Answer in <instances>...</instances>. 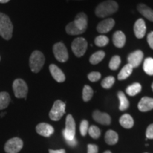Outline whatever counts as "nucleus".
<instances>
[{
  "mask_svg": "<svg viewBox=\"0 0 153 153\" xmlns=\"http://www.w3.org/2000/svg\"><path fill=\"white\" fill-rule=\"evenodd\" d=\"M143 70L146 74L153 75V58L148 57L143 62Z\"/></svg>",
  "mask_w": 153,
  "mask_h": 153,
  "instance_id": "obj_27",
  "label": "nucleus"
},
{
  "mask_svg": "<svg viewBox=\"0 0 153 153\" xmlns=\"http://www.w3.org/2000/svg\"><path fill=\"white\" fill-rule=\"evenodd\" d=\"M93 94L94 91L91 87H89V85H85L84 87L83 91H82V99H83L84 101L87 102L90 100L92 98Z\"/></svg>",
  "mask_w": 153,
  "mask_h": 153,
  "instance_id": "obj_28",
  "label": "nucleus"
},
{
  "mask_svg": "<svg viewBox=\"0 0 153 153\" xmlns=\"http://www.w3.org/2000/svg\"><path fill=\"white\" fill-rule=\"evenodd\" d=\"M133 70V68L131 65L128 64V63L127 65H126L121 69L120 72L118 74V80H124L127 79V78L132 74Z\"/></svg>",
  "mask_w": 153,
  "mask_h": 153,
  "instance_id": "obj_22",
  "label": "nucleus"
},
{
  "mask_svg": "<svg viewBox=\"0 0 153 153\" xmlns=\"http://www.w3.org/2000/svg\"><path fill=\"white\" fill-rule=\"evenodd\" d=\"M115 83V78L113 76H106L105 79H104L101 82V86L104 89H110L112 87V86Z\"/></svg>",
  "mask_w": 153,
  "mask_h": 153,
  "instance_id": "obj_31",
  "label": "nucleus"
},
{
  "mask_svg": "<svg viewBox=\"0 0 153 153\" xmlns=\"http://www.w3.org/2000/svg\"><path fill=\"white\" fill-rule=\"evenodd\" d=\"M0 59H1V57H0Z\"/></svg>",
  "mask_w": 153,
  "mask_h": 153,
  "instance_id": "obj_42",
  "label": "nucleus"
},
{
  "mask_svg": "<svg viewBox=\"0 0 153 153\" xmlns=\"http://www.w3.org/2000/svg\"><path fill=\"white\" fill-rule=\"evenodd\" d=\"M24 146V143L18 137H12L7 141L4 145V151L7 153H18Z\"/></svg>",
  "mask_w": 153,
  "mask_h": 153,
  "instance_id": "obj_9",
  "label": "nucleus"
},
{
  "mask_svg": "<svg viewBox=\"0 0 153 153\" xmlns=\"http://www.w3.org/2000/svg\"><path fill=\"white\" fill-rule=\"evenodd\" d=\"M134 33L137 38H143L146 33V25L145 21L142 19H139L134 24Z\"/></svg>",
  "mask_w": 153,
  "mask_h": 153,
  "instance_id": "obj_15",
  "label": "nucleus"
},
{
  "mask_svg": "<svg viewBox=\"0 0 153 153\" xmlns=\"http://www.w3.org/2000/svg\"><path fill=\"white\" fill-rule=\"evenodd\" d=\"M11 97L9 93L6 91L0 92V110L5 109L10 104Z\"/></svg>",
  "mask_w": 153,
  "mask_h": 153,
  "instance_id": "obj_23",
  "label": "nucleus"
},
{
  "mask_svg": "<svg viewBox=\"0 0 153 153\" xmlns=\"http://www.w3.org/2000/svg\"><path fill=\"white\" fill-rule=\"evenodd\" d=\"M147 40H148V43L149 44V45H150V47L152 49H153V32H150V33L148 34Z\"/></svg>",
  "mask_w": 153,
  "mask_h": 153,
  "instance_id": "obj_37",
  "label": "nucleus"
},
{
  "mask_svg": "<svg viewBox=\"0 0 153 153\" xmlns=\"http://www.w3.org/2000/svg\"><path fill=\"white\" fill-rule=\"evenodd\" d=\"M138 109L142 112H146L153 109V99L145 97L140 99L137 105Z\"/></svg>",
  "mask_w": 153,
  "mask_h": 153,
  "instance_id": "obj_17",
  "label": "nucleus"
},
{
  "mask_svg": "<svg viewBox=\"0 0 153 153\" xmlns=\"http://www.w3.org/2000/svg\"><path fill=\"white\" fill-rule=\"evenodd\" d=\"M118 140V135L116 132L109 130L105 134V141L108 145H113L116 144Z\"/></svg>",
  "mask_w": 153,
  "mask_h": 153,
  "instance_id": "obj_21",
  "label": "nucleus"
},
{
  "mask_svg": "<svg viewBox=\"0 0 153 153\" xmlns=\"http://www.w3.org/2000/svg\"><path fill=\"white\" fill-rule=\"evenodd\" d=\"M53 51L54 53L55 57L57 61L60 62H65L68 60V50L64 43H57L53 45Z\"/></svg>",
  "mask_w": 153,
  "mask_h": 153,
  "instance_id": "obj_10",
  "label": "nucleus"
},
{
  "mask_svg": "<svg viewBox=\"0 0 153 153\" xmlns=\"http://www.w3.org/2000/svg\"><path fill=\"white\" fill-rule=\"evenodd\" d=\"M115 25V21L112 18L106 19L101 22L97 25V30L100 33H106L109 32L114 28Z\"/></svg>",
  "mask_w": 153,
  "mask_h": 153,
  "instance_id": "obj_14",
  "label": "nucleus"
},
{
  "mask_svg": "<svg viewBox=\"0 0 153 153\" xmlns=\"http://www.w3.org/2000/svg\"><path fill=\"white\" fill-rule=\"evenodd\" d=\"M104 153H111V151H105Z\"/></svg>",
  "mask_w": 153,
  "mask_h": 153,
  "instance_id": "obj_40",
  "label": "nucleus"
},
{
  "mask_svg": "<svg viewBox=\"0 0 153 153\" xmlns=\"http://www.w3.org/2000/svg\"><path fill=\"white\" fill-rule=\"evenodd\" d=\"M88 130H89V122L87 120H82L79 126V131L82 136H85L87 135Z\"/></svg>",
  "mask_w": 153,
  "mask_h": 153,
  "instance_id": "obj_33",
  "label": "nucleus"
},
{
  "mask_svg": "<svg viewBox=\"0 0 153 153\" xmlns=\"http://www.w3.org/2000/svg\"><path fill=\"white\" fill-rule=\"evenodd\" d=\"M118 5L115 1L107 0L97 6L95 9V14L99 18H104L114 14L118 11Z\"/></svg>",
  "mask_w": 153,
  "mask_h": 153,
  "instance_id": "obj_2",
  "label": "nucleus"
},
{
  "mask_svg": "<svg viewBox=\"0 0 153 153\" xmlns=\"http://www.w3.org/2000/svg\"><path fill=\"white\" fill-rule=\"evenodd\" d=\"M88 133H89V135L94 139H97L100 137L101 135V131L100 130L97 126H91L89 128L88 130Z\"/></svg>",
  "mask_w": 153,
  "mask_h": 153,
  "instance_id": "obj_32",
  "label": "nucleus"
},
{
  "mask_svg": "<svg viewBox=\"0 0 153 153\" xmlns=\"http://www.w3.org/2000/svg\"><path fill=\"white\" fill-rule=\"evenodd\" d=\"M87 16L81 12L76 15L74 22H70L66 26L65 30L69 35L75 36L85 33L87 28Z\"/></svg>",
  "mask_w": 153,
  "mask_h": 153,
  "instance_id": "obj_1",
  "label": "nucleus"
},
{
  "mask_svg": "<svg viewBox=\"0 0 153 153\" xmlns=\"http://www.w3.org/2000/svg\"><path fill=\"white\" fill-rule=\"evenodd\" d=\"M143 56H144V54H143V51H140V50L134 51L133 53H131L128 55V64L131 65L133 68H137L142 62Z\"/></svg>",
  "mask_w": 153,
  "mask_h": 153,
  "instance_id": "obj_11",
  "label": "nucleus"
},
{
  "mask_svg": "<svg viewBox=\"0 0 153 153\" xmlns=\"http://www.w3.org/2000/svg\"><path fill=\"white\" fill-rule=\"evenodd\" d=\"M76 133V125L73 117L72 115H68L65 121V128L63 130V137L66 142L72 140L75 138Z\"/></svg>",
  "mask_w": 153,
  "mask_h": 153,
  "instance_id": "obj_5",
  "label": "nucleus"
},
{
  "mask_svg": "<svg viewBox=\"0 0 153 153\" xmlns=\"http://www.w3.org/2000/svg\"><path fill=\"white\" fill-rule=\"evenodd\" d=\"M13 91L16 98H26L28 94V86L24 80L22 79H16L13 82Z\"/></svg>",
  "mask_w": 153,
  "mask_h": 153,
  "instance_id": "obj_7",
  "label": "nucleus"
},
{
  "mask_svg": "<svg viewBox=\"0 0 153 153\" xmlns=\"http://www.w3.org/2000/svg\"><path fill=\"white\" fill-rule=\"evenodd\" d=\"M117 95L120 102L119 109L120 111L126 110L129 107V101L128 100L127 97H126L125 94H124L123 91H120L118 92Z\"/></svg>",
  "mask_w": 153,
  "mask_h": 153,
  "instance_id": "obj_24",
  "label": "nucleus"
},
{
  "mask_svg": "<svg viewBox=\"0 0 153 153\" xmlns=\"http://www.w3.org/2000/svg\"><path fill=\"white\" fill-rule=\"evenodd\" d=\"M49 153H65V150L64 149H60V150H51V149H50Z\"/></svg>",
  "mask_w": 153,
  "mask_h": 153,
  "instance_id": "obj_38",
  "label": "nucleus"
},
{
  "mask_svg": "<svg viewBox=\"0 0 153 153\" xmlns=\"http://www.w3.org/2000/svg\"><path fill=\"white\" fill-rule=\"evenodd\" d=\"M13 24L9 17L0 12V36L4 39L10 40L12 37Z\"/></svg>",
  "mask_w": 153,
  "mask_h": 153,
  "instance_id": "obj_3",
  "label": "nucleus"
},
{
  "mask_svg": "<svg viewBox=\"0 0 153 153\" xmlns=\"http://www.w3.org/2000/svg\"><path fill=\"white\" fill-rule=\"evenodd\" d=\"M126 41V38L125 34L122 31L118 30V31L115 32L114 36H113V43L114 45L116 48H121L125 45Z\"/></svg>",
  "mask_w": 153,
  "mask_h": 153,
  "instance_id": "obj_18",
  "label": "nucleus"
},
{
  "mask_svg": "<svg viewBox=\"0 0 153 153\" xmlns=\"http://www.w3.org/2000/svg\"><path fill=\"white\" fill-rule=\"evenodd\" d=\"M36 132L40 135L43 137H50L54 133V128L51 125L46 123H41L38 124L36 128Z\"/></svg>",
  "mask_w": 153,
  "mask_h": 153,
  "instance_id": "obj_12",
  "label": "nucleus"
},
{
  "mask_svg": "<svg viewBox=\"0 0 153 153\" xmlns=\"http://www.w3.org/2000/svg\"><path fill=\"white\" fill-rule=\"evenodd\" d=\"M105 53L102 51H97L91 55L90 58H89V62L92 65H97L101 62V60L104 58Z\"/></svg>",
  "mask_w": 153,
  "mask_h": 153,
  "instance_id": "obj_26",
  "label": "nucleus"
},
{
  "mask_svg": "<svg viewBox=\"0 0 153 153\" xmlns=\"http://www.w3.org/2000/svg\"><path fill=\"white\" fill-rule=\"evenodd\" d=\"M94 120L97 123L102 124V125H110L111 122V118L110 116L106 113H102L98 110L94 111L92 114Z\"/></svg>",
  "mask_w": 153,
  "mask_h": 153,
  "instance_id": "obj_13",
  "label": "nucleus"
},
{
  "mask_svg": "<svg viewBox=\"0 0 153 153\" xmlns=\"http://www.w3.org/2000/svg\"><path fill=\"white\" fill-rule=\"evenodd\" d=\"M137 10L143 16L148 19L150 22H153V9H150L144 4H139L137 7Z\"/></svg>",
  "mask_w": 153,
  "mask_h": 153,
  "instance_id": "obj_19",
  "label": "nucleus"
},
{
  "mask_svg": "<svg viewBox=\"0 0 153 153\" xmlns=\"http://www.w3.org/2000/svg\"><path fill=\"white\" fill-rule=\"evenodd\" d=\"M146 137L148 139H153V123L150 124L147 128Z\"/></svg>",
  "mask_w": 153,
  "mask_h": 153,
  "instance_id": "obj_36",
  "label": "nucleus"
},
{
  "mask_svg": "<svg viewBox=\"0 0 153 153\" xmlns=\"http://www.w3.org/2000/svg\"><path fill=\"white\" fill-rule=\"evenodd\" d=\"M120 126H123L124 128H131L134 125V120L132 116L129 114H123L119 119Z\"/></svg>",
  "mask_w": 153,
  "mask_h": 153,
  "instance_id": "obj_20",
  "label": "nucleus"
},
{
  "mask_svg": "<svg viewBox=\"0 0 153 153\" xmlns=\"http://www.w3.org/2000/svg\"><path fill=\"white\" fill-rule=\"evenodd\" d=\"M87 153H98V146L94 144H89L87 145Z\"/></svg>",
  "mask_w": 153,
  "mask_h": 153,
  "instance_id": "obj_35",
  "label": "nucleus"
},
{
  "mask_svg": "<svg viewBox=\"0 0 153 153\" xmlns=\"http://www.w3.org/2000/svg\"><path fill=\"white\" fill-rule=\"evenodd\" d=\"M120 62H121L120 57L118 55H115L111 59L108 66H109V68L111 70H116L119 68Z\"/></svg>",
  "mask_w": 153,
  "mask_h": 153,
  "instance_id": "obj_29",
  "label": "nucleus"
},
{
  "mask_svg": "<svg viewBox=\"0 0 153 153\" xmlns=\"http://www.w3.org/2000/svg\"><path fill=\"white\" fill-rule=\"evenodd\" d=\"M109 42L108 38L106 36H99L97 37H96L94 40V43L97 46L99 47H104L105 45H106Z\"/></svg>",
  "mask_w": 153,
  "mask_h": 153,
  "instance_id": "obj_30",
  "label": "nucleus"
},
{
  "mask_svg": "<svg viewBox=\"0 0 153 153\" xmlns=\"http://www.w3.org/2000/svg\"><path fill=\"white\" fill-rule=\"evenodd\" d=\"M101 76V74L99 72H91L88 74V79H89V81L95 82L100 79Z\"/></svg>",
  "mask_w": 153,
  "mask_h": 153,
  "instance_id": "obj_34",
  "label": "nucleus"
},
{
  "mask_svg": "<svg viewBox=\"0 0 153 153\" xmlns=\"http://www.w3.org/2000/svg\"><path fill=\"white\" fill-rule=\"evenodd\" d=\"M49 70L51 72V75L53 76V77L54 78L55 81L57 82H63L65 80V75L63 73V72L58 68L57 65H55L54 64H51L49 66Z\"/></svg>",
  "mask_w": 153,
  "mask_h": 153,
  "instance_id": "obj_16",
  "label": "nucleus"
},
{
  "mask_svg": "<svg viewBox=\"0 0 153 153\" xmlns=\"http://www.w3.org/2000/svg\"><path fill=\"white\" fill-rule=\"evenodd\" d=\"M152 91H153V83H152Z\"/></svg>",
  "mask_w": 153,
  "mask_h": 153,
  "instance_id": "obj_41",
  "label": "nucleus"
},
{
  "mask_svg": "<svg viewBox=\"0 0 153 153\" xmlns=\"http://www.w3.org/2000/svg\"><path fill=\"white\" fill-rule=\"evenodd\" d=\"M72 51L76 57H80L85 55L87 49V42L84 38H76L72 41Z\"/></svg>",
  "mask_w": 153,
  "mask_h": 153,
  "instance_id": "obj_8",
  "label": "nucleus"
},
{
  "mask_svg": "<svg viewBox=\"0 0 153 153\" xmlns=\"http://www.w3.org/2000/svg\"><path fill=\"white\" fill-rule=\"evenodd\" d=\"M65 114V104L61 100H57L55 101L49 113V117L52 120L57 121L61 119Z\"/></svg>",
  "mask_w": 153,
  "mask_h": 153,
  "instance_id": "obj_6",
  "label": "nucleus"
},
{
  "mask_svg": "<svg viewBox=\"0 0 153 153\" xmlns=\"http://www.w3.org/2000/svg\"><path fill=\"white\" fill-rule=\"evenodd\" d=\"M10 1V0H0V3L1 4H4L8 2V1Z\"/></svg>",
  "mask_w": 153,
  "mask_h": 153,
  "instance_id": "obj_39",
  "label": "nucleus"
},
{
  "mask_svg": "<svg viewBox=\"0 0 153 153\" xmlns=\"http://www.w3.org/2000/svg\"><path fill=\"white\" fill-rule=\"evenodd\" d=\"M141 89H142V87H141L140 84L134 83L133 85H130L126 88V91L127 94L131 96V97H133V96H135L140 92Z\"/></svg>",
  "mask_w": 153,
  "mask_h": 153,
  "instance_id": "obj_25",
  "label": "nucleus"
},
{
  "mask_svg": "<svg viewBox=\"0 0 153 153\" xmlns=\"http://www.w3.org/2000/svg\"><path fill=\"white\" fill-rule=\"evenodd\" d=\"M45 63V57L39 51H35L32 53L29 58V66L31 71L38 73L43 68Z\"/></svg>",
  "mask_w": 153,
  "mask_h": 153,
  "instance_id": "obj_4",
  "label": "nucleus"
}]
</instances>
